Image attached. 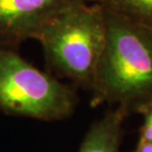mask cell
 <instances>
[{"label":"cell","instance_id":"obj_1","mask_svg":"<svg viewBox=\"0 0 152 152\" xmlns=\"http://www.w3.org/2000/svg\"><path fill=\"white\" fill-rule=\"evenodd\" d=\"M105 13L106 42L91 90V107L109 104L135 112L152 99V30Z\"/></svg>","mask_w":152,"mask_h":152},{"label":"cell","instance_id":"obj_6","mask_svg":"<svg viewBox=\"0 0 152 152\" xmlns=\"http://www.w3.org/2000/svg\"><path fill=\"white\" fill-rule=\"evenodd\" d=\"M105 10L152 30V0H94Z\"/></svg>","mask_w":152,"mask_h":152},{"label":"cell","instance_id":"obj_5","mask_svg":"<svg viewBox=\"0 0 152 152\" xmlns=\"http://www.w3.org/2000/svg\"><path fill=\"white\" fill-rule=\"evenodd\" d=\"M129 111L115 106L90 126L78 152H121L123 124Z\"/></svg>","mask_w":152,"mask_h":152},{"label":"cell","instance_id":"obj_2","mask_svg":"<svg viewBox=\"0 0 152 152\" xmlns=\"http://www.w3.org/2000/svg\"><path fill=\"white\" fill-rule=\"evenodd\" d=\"M106 34L104 8L97 2H88L56 15L33 39L41 44L48 67L91 92Z\"/></svg>","mask_w":152,"mask_h":152},{"label":"cell","instance_id":"obj_7","mask_svg":"<svg viewBox=\"0 0 152 152\" xmlns=\"http://www.w3.org/2000/svg\"><path fill=\"white\" fill-rule=\"evenodd\" d=\"M135 112L143 117V123L139 129V140L152 142V99L139 106Z\"/></svg>","mask_w":152,"mask_h":152},{"label":"cell","instance_id":"obj_4","mask_svg":"<svg viewBox=\"0 0 152 152\" xmlns=\"http://www.w3.org/2000/svg\"><path fill=\"white\" fill-rule=\"evenodd\" d=\"M88 2L94 0H0V45L16 48L56 15Z\"/></svg>","mask_w":152,"mask_h":152},{"label":"cell","instance_id":"obj_3","mask_svg":"<svg viewBox=\"0 0 152 152\" xmlns=\"http://www.w3.org/2000/svg\"><path fill=\"white\" fill-rule=\"evenodd\" d=\"M73 88L39 70L16 48L0 45V110L41 121L70 117L77 106Z\"/></svg>","mask_w":152,"mask_h":152},{"label":"cell","instance_id":"obj_8","mask_svg":"<svg viewBox=\"0 0 152 152\" xmlns=\"http://www.w3.org/2000/svg\"><path fill=\"white\" fill-rule=\"evenodd\" d=\"M132 152H152V142L139 140Z\"/></svg>","mask_w":152,"mask_h":152}]
</instances>
